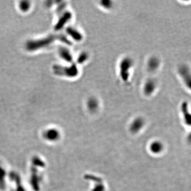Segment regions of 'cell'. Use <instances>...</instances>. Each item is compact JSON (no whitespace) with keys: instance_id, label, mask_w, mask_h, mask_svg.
Segmentation results:
<instances>
[{"instance_id":"cell-1","label":"cell","mask_w":191,"mask_h":191,"mask_svg":"<svg viewBox=\"0 0 191 191\" xmlns=\"http://www.w3.org/2000/svg\"><path fill=\"white\" fill-rule=\"evenodd\" d=\"M64 36L50 35L38 40H31L26 44V48L28 51H33L40 49L50 45L55 40L61 39L63 42H67Z\"/></svg>"},{"instance_id":"cell-2","label":"cell","mask_w":191,"mask_h":191,"mask_svg":"<svg viewBox=\"0 0 191 191\" xmlns=\"http://www.w3.org/2000/svg\"><path fill=\"white\" fill-rule=\"evenodd\" d=\"M178 72L184 84L187 88L191 91V69L186 65H183L179 67Z\"/></svg>"},{"instance_id":"cell-3","label":"cell","mask_w":191,"mask_h":191,"mask_svg":"<svg viewBox=\"0 0 191 191\" xmlns=\"http://www.w3.org/2000/svg\"><path fill=\"white\" fill-rule=\"evenodd\" d=\"M53 70L55 74L60 75H66L68 77L73 76L75 74L76 72H77L75 67L74 66L67 67L55 65L53 66Z\"/></svg>"},{"instance_id":"cell-4","label":"cell","mask_w":191,"mask_h":191,"mask_svg":"<svg viewBox=\"0 0 191 191\" xmlns=\"http://www.w3.org/2000/svg\"><path fill=\"white\" fill-rule=\"evenodd\" d=\"M85 177L86 179L91 180L96 183V184L94 186L92 191H105V188L102 184V179L100 178L90 175H86Z\"/></svg>"},{"instance_id":"cell-5","label":"cell","mask_w":191,"mask_h":191,"mask_svg":"<svg viewBox=\"0 0 191 191\" xmlns=\"http://www.w3.org/2000/svg\"><path fill=\"white\" fill-rule=\"evenodd\" d=\"M144 125V121L141 118H137L133 121L130 125V131L131 133L135 134L139 132Z\"/></svg>"},{"instance_id":"cell-6","label":"cell","mask_w":191,"mask_h":191,"mask_svg":"<svg viewBox=\"0 0 191 191\" xmlns=\"http://www.w3.org/2000/svg\"><path fill=\"white\" fill-rule=\"evenodd\" d=\"M182 110L183 113L184 120L186 124L191 126V114L189 113L188 110V106L186 102H184L182 105Z\"/></svg>"},{"instance_id":"cell-7","label":"cell","mask_w":191,"mask_h":191,"mask_svg":"<svg viewBox=\"0 0 191 191\" xmlns=\"http://www.w3.org/2000/svg\"><path fill=\"white\" fill-rule=\"evenodd\" d=\"M163 149V145L159 141H155L152 142L150 146V151L153 153H160Z\"/></svg>"},{"instance_id":"cell-8","label":"cell","mask_w":191,"mask_h":191,"mask_svg":"<svg viewBox=\"0 0 191 191\" xmlns=\"http://www.w3.org/2000/svg\"><path fill=\"white\" fill-rule=\"evenodd\" d=\"M70 14L69 13H65L63 16L61 18L57 24H56L55 29L56 30H58L59 29H61L63 26V25L66 23V21L69 20L70 19Z\"/></svg>"},{"instance_id":"cell-9","label":"cell","mask_w":191,"mask_h":191,"mask_svg":"<svg viewBox=\"0 0 191 191\" xmlns=\"http://www.w3.org/2000/svg\"><path fill=\"white\" fill-rule=\"evenodd\" d=\"M59 54L60 56L62 57L64 60L67 62H71L72 60V57L69 51L64 48H61L59 50Z\"/></svg>"},{"instance_id":"cell-10","label":"cell","mask_w":191,"mask_h":191,"mask_svg":"<svg viewBox=\"0 0 191 191\" xmlns=\"http://www.w3.org/2000/svg\"><path fill=\"white\" fill-rule=\"evenodd\" d=\"M19 7L20 10L23 12H26L30 8V2L28 1H22L20 2Z\"/></svg>"},{"instance_id":"cell-11","label":"cell","mask_w":191,"mask_h":191,"mask_svg":"<svg viewBox=\"0 0 191 191\" xmlns=\"http://www.w3.org/2000/svg\"><path fill=\"white\" fill-rule=\"evenodd\" d=\"M48 137L52 140H56L59 137V132L56 130H51L48 133Z\"/></svg>"},{"instance_id":"cell-12","label":"cell","mask_w":191,"mask_h":191,"mask_svg":"<svg viewBox=\"0 0 191 191\" xmlns=\"http://www.w3.org/2000/svg\"><path fill=\"white\" fill-rule=\"evenodd\" d=\"M88 107L89 108L90 110L94 111L97 108V103L95 100H90Z\"/></svg>"}]
</instances>
